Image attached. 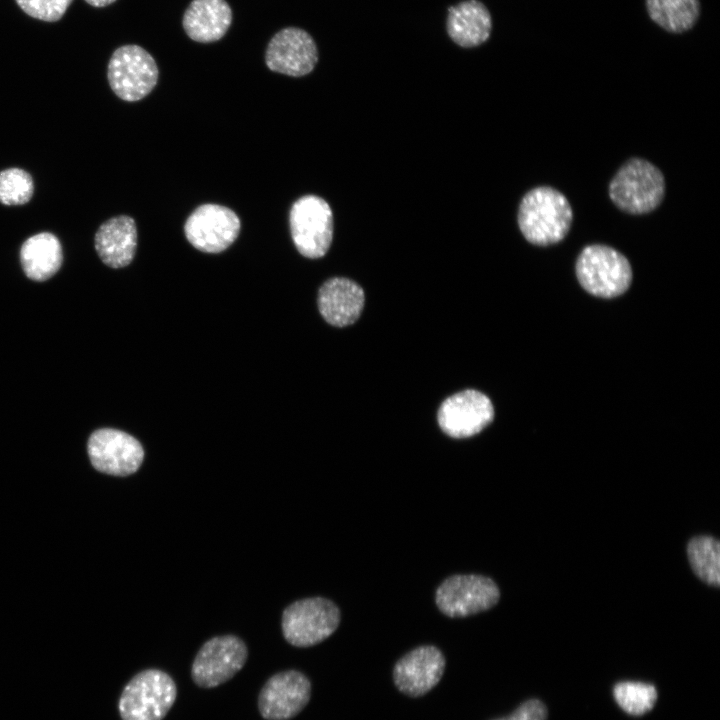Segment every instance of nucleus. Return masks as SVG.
<instances>
[{"instance_id": "nucleus-1", "label": "nucleus", "mask_w": 720, "mask_h": 720, "mask_svg": "<svg viewBox=\"0 0 720 720\" xmlns=\"http://www.w3.org/2000/svg\"><path fill=\"white\" fill-rule=\"evenodd\" d=\"M517 222L529 243L550 246L562 241L569 233L573 210L562 192L551 186H538L522 197Z\"/></svg>"}, {"instance_id": "nucleus-2", "label": "nucleus", "mask_w": 720, "mask_h": 720, "mask_svg": "<svg viewBox=\"0 0 720 720\" xmlns=\"http://www.w3.org/2000/svg\"><path fill=\"white\" fill-rule=\"evenodd\" d=\"M665 177L650 161L633 157L614 174L608 186L613 204L621 211L643 215L654 211L665 196Z\"/></svg>"}, {"instance_id": "nucleus-3", "label": "nucleus", "mask_w": 720, "mask_h": 720, "mask_svg": "<svg viewBox=\"0 0 720 720\" xmlns=\"http://www.w3.org/2000/svg\"><path fill=\"white\" fill-rule=\"evenodd\" d=\"M575 270L580 285L588 293L603 298L626 292L633 277L629 260L604 244L585 246L577 257Z\"/></svg>"}, {"instance_id": "nucleus-4", "label": "nucleus", "mask_w": 720, "mask_h": 720, "mask_svg": "<svg viewBox=\"0 0 720 720\" xmlns=\"http://www.w3.org/2000/svg\"><path fill=\"white\" fill-rule=\"evenodd\" d=\"M177 697L173 678L163 670L140 671L125 685L118 702L122 720H163Z\"/></svg>"}, {"instance_id": "nucleus-5", "label": "nucleus", "mask_w": 720, "mask_h": 720, "mask_svg": "<svg viewBox=\"0 0 720 720\" xmlns=\"http://www.w3.org/2000/svg\"><path fill=\"white\" fill-rule=\"evenodd\" d=\"M340 619L335 603L323 597H311L297 600L284 609L281 628L289 644L310 647L331 636Z\"/></svg>"}, {"instance_id": "nucleus-6", "label": "nucleus", "mask_w": 720, "mask_h": 720, "mask_svg": "<svg viewBox=\"0 0 720 720\" xmlns=\"http://www.w3.org/2000/svg\"><path fill=\"white\" fill-rule=\"evenodd\" d=\"M289 226L301 255L316 259L329 250L333 238V213L321 197L305 195L296 200L290 209Z\"/></svg>"}, {"instance_id": "nucleus-7", "label": "nucleus", "mask_w": 720, "mask_h": 720, "mask_svg": "<svg viewBox=\"0 0 720 720\" xmlns=\"http://www.w3.org/2000/svg\"><path fill=\"white\" fill-rule=\"evenodd\" d=\"M154 58L138 45L117 48L108 63L107 77L113 92L122 100L138 101L147 96L158 81Z\"/></svg>"}, {"instance_id": "nucleus-8", "label": "nucleus", "mask_w": 720, "mask_h": 720, "mask_svg": "<svg viewBox=\"0 0 720 720\" xmlns=\"http://www.w3.org/2000/svg\"><path fill=\"white\" fill-rule=\"evenodd\" d=\"M248 649L238 636L228 634L207 640L192 666L193 682L201 688L217 687L234 677L246 664Z\"/></svg>"}, {"instance_id": "nucleus-9", "label": "nucleus", "mask_w": 720, "mask_h": 720, "mask_svg": "<svg viewBox=\"0 0 720 720\" xmlns=\"http://www.w3.org/2000/svg\"><path fill=\"white\" fill-rule=\"evenodd\" d=\"M500 591L496 583L483 575H453L437 588L436 605L448 617H466L489 610L497 604Z\"/></svg>"}, {"instance_id": "nucleus-10", "label": "nucleus", "mask_w": 720, "mask_h": 720, "mask_svg": "<svg viewBox=\"0 0 720 720\" xmlns=\"http://www.w3.org/2000/svg\"><path fill=\"white\" fill-rule=\"evenodd\" d=\"M240 228V219L230 208L203 204L187 218L184 232L196 249L205 253H219L236 240Z\"/></svg>"}, {"instance_id": "nucleus-11", "label": "nucleus", "mask_w": 720, "mask_h": 720, "mask_svg": "<svg viewBox=\"0 0 720 720\" xmlns=\"http://www.w3.org/2000/svg\"><path fill=\"white\" fill-rule=\"evenodd\" d=\"M87 451L96 470L113 476L135 473L144 459V449L136 438L111 428L93 432L88 440Z\"/></svg>"}, {"instance_id": "nucleus-12", "label": "nucleus", "mask_w": 720, "mask_h": 720, "mask_svg": "<svg viewBox=\"0 0 720 720\" xmlns=\"http://www.w3.org/2000/svg\"><path fill=\"white\" fill-rule=\"evenodd\" d=\"M311 698V682L297 670L272 675L258 695V710L265 720H290L298 715Z\"/></svg>"}, {"instance_id": "nucleus-13", "label": "nucleus", "mask_w": 720, "mask_h": 720, "mask_svg": "<svg viewBox=\"0 0 720 720\" xmlns=\"http://www.w3.org/2000/svg\"><path fill=\"white\" fill-rule=\"evenodd\" d=\"M494 415L491 400L482 392L468 389L444 400L437 418L445 434L462 439L481 432L493 421Z\"/></svg>"}, {"instance_id": "nucleus-14", "label": "nucleus", "mask_w": 720, "mask_h": 720, "mask_svg": "<svg viewBox=\"0 0 720 720\" xmlns=\"http://www.w3.org/2000/svg\"><path fill=\"white\" fill-rule=\"evenodd\" d=\"M265 61L274 72L301 77L314 69L318 61L317 46L305 30L287 27L277 32L268 43Z\"/></svg>"}, {"instance_id": "nucleus-15", "label": "nucleus", "mask_w": 720, "mask_h": 720, "mask_svg": "<svg viewBox=\"0 0 720 720\" xmlns=\"http://www.w3.org/2000/svg\"><path fill=\"white\" fill-rule=\"evenodd\" d=\"M445 665V657L437 647H416L396 662L393 668L394 684L407 696H423L439 683Z\"/></svg>"}, {"instance_id": "nucleus-16", "label": "nucleus", "mask_w": 720, "mask_h": 720, "mask_svg": "<svg viewBox=\"0 0 720 720\" xmlns=\"http://www.w3.org/2000/svg\"><path fill=\"white\" fill-rule=\"evenodd\" d=\"M365 302L363 289L354 281L335 277L319 289L318 307L329 324L344 327L353 324L360 316Z\"/></svg>"}, {"instance_id": "nucleus-17", "label": "nucleus", "mask_w": 720, "mask_h": 720, "mask_svg": "<svg viewBox=\"0 0 720 720\" xmlns=\"http://www.w3.org/2000/svg\"><path fill=\"white\" fill-rule=\"evenodd\" d=\"M95 249L104 264L122 268L131 263L137 246V228L133 218L120 215L100 225L95 234Z\"/></svg>"}, {"instance_id": "nucleus-18", "label": "nucleus", "mask_w": 720, "mask_h": 720, "mask_svg": "<svg viewBox=\"0 0 720 720\" xmlns=\"http://www.w3.org/2000/svg\"><path fill=\"white\" fill-rule=\"evenodd\" d=\"M492 19L488 8L479 0H466L448 9L447 32L457 45L476 47L488 40Z\"/></svg>"}, {"instance_id": "nucleus-19", "label": "nucleus", "mask_w": 720, "mask_h": 720, "mask_svg": "<svg viewBox=\"0 0 720 720\" xmlns=\"http://www.w3.org/2000/svg\"><path fill=\"white\" fill-rule=\"evenodd\" d=\"M231 22L232 10L225 0H193L183 16L186 34L200 43L221 39Z\"/></svg>"}, {"instance_id": "nucleus-20", "label": "nucleus", "mask_w": 720, "mask_h": 720, "mask_svg": "<svg viewBox=\"0 0 720 720\" xmlns=\"http://www.w3.org/2000/svg\"><path fill=\"white\" fill-rule=\"evenodd\" d=\"M20 262L25 275L34 281H45L54 276L63 262L62 246L50 232L35 234L24 241L20 249Z\"/></svg>"}, {"instance_id": "nucleus-21", "label": "nucleus", "mask_w": 720, "mask_h": 720, "mask_svg": "<svg viewBox=\"0 0 720 720\" xmlns=\"http://www.w3.org/2000/svg\"><path fill=\"white\" fill-rule=\"evenodd\" d=\"M650 19L671 33H683L696 23L700 4L698 0H646Z\"/></svg>"}, {"instance_id": "nucleus-22", "label": "nucleus", "mask_w": 720, "mask_h": 720, "mask_svg": "<svg viewBox=\"0 0 720 720\" xmlns=\"http://www.w3.org/2000/svg\"><path fill=\"white\" fill-rule=\"evenodd\" d=\"M690 565L698 578L710 586L720 584V544L711 536H698L687 546Z\"/></svg>"}, {"instance_id": "nucleus-23", "label": "nucleus", "mask_w": 720, "mask_h": 720, "mask_svg": "<svg viewBox=\"0 0 720 720\" xmlns=\"http://www.w3.org/2000/svg\"><path fill=\"white\" fill-rule=\"evenodd\" d=\"M613 696L626 713L639 716L654 707L658 694L652 684L624 681L614 686Z\"/></svg>"}, {"instance_id": "nucleus-24", "label": "nucleus", "mask_w": 720, "mask_h": 720, "mask_svg": "<svg viewBox=\"0 0 720 720\" xmlns=\"http://www.w3.org/2000/svg\"><path fill=\"white\" fill-rule=\"evenodd\" d=\"M34 192L32 176L21 168L0 171V203L23 205L30 201Z\"/></svg>"}, {"instance_id": "nucleus-25", "label": "nucleus", "mask_w": 720, "mask_h": 720, "mask_svg": "<svg viewBox=\"0 0 720 720\" xmlns=\"http://www.w3.org/2000/svg\"><path fill=\"white\" fill-rule=\"evenodd\" d=\"M73 0H16L29 16L46 22L60 20Z\"/></svg>"}, {"instance_id": "nucleus-26", "label": "nucleus", "mask_w": 720, "mask_h": 720, "mask_svg": "<svg viewBox=\"0 0 720 720\" xmlns=\"http://www.w3.org/2000/svg\"><path fill=\"white\" fill-rule=\"evenodd\" d=\"M546 705L538 699H530L520 704L510 715L493 720H547Z\"/></svg>"}, {"instance_id": "nucleus-27", "label": "nucleus", "mask_w": 720, "mask_h": 720, "mask_svg": "<svg viewBox=\"0 0 720 720\" xmlns=\"http://www.w3.org/2000/svg\"><path fill=\"white\" fill-rule=\"evenodd\" d=\"M89 5L94 7H105L112 3H114L116 0H85Z\"/></svg>"}]
</instances>
